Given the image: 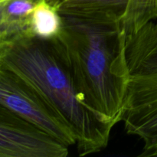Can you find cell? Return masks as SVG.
Returning <instances> with one entry per match:
<instances>
[{"mask_svg":"<svg viewBox=\"0 0 157 157\" xmlns=\"http://www.w3.org/2000/svg\"><path fill=\"white\" fill-rule=\"evenodd\" d=\"M124 40L118 19L71 16H62L52 39L90 110L113 127L121 122L130 78Z\"/></svg>","mask_w":157,"mask_h":157,"instance_id":"obj_1","label":"cell"},{"mask_svg":"<svg viewBox=\"0 0 157 157\" xmlns=\"http://www.w3.org/2000/svg\"><path fill=\"white\" fill-rule=\"evenodd\" d=\"M0 66L25 80L53 107L75 135L80 156L107 147L114 127L90 110L52 39L30 35L0 40Z\"/></svg>","mask_w":157,"mask_h":157,"instance_id":"obj_2","label":"cell"},{"mask_svg":"<svg viewBox=\"0 0 157 157\" xmlns=\"http://www.w3.org/2000/svg\"><path fill=\"white\" fill-rule=\"evenodd\" d=\"M0 104L67 147L76 146L71 129L36 89L16 73L1 66Z\"/></svg>","mask_w":157,"mask_h":157,"instance_id":"obj_3","label":"cell"},{"mask_svg":"<svg viewBox=\"0 0 157 157\" xmlns=\"http://www.w3.org/2000/svg\"><path fill=\"white\" fill-rule=\"evenodd\" d=\"M121 122L127 134L142 140L140 156L157 152V70L130 75Z\"/></svg>","mask_w":157,"mask_h":157,"instance_id":"obj_4","label":"cell"},{"mask_svg":"<svg viewBox=\"0 0 157 157\" xmlns=\"http://www.w3.org/2000/svg\"><path fill=\"white\" fill-rule=\"evenodd\" d=\"M69 147L0 104V157H65Z\"/></svg>","mask_w":157,"mask_h":157,"instance_id":"obj_5","label":"cell"},{"mask_svg":"<svg viewBox=\"0 0 157 157\" xmlns=\"http://www.w3.org/2000/svg\"><path fill=\"white\" fill-rule=\"evenodd\" d=\"M43 0H4L0 2V40L32 35L30 17Z\"/></svg>","mask_w":157,"mask_h":157,"instance_id":"obj_6","label":"cell"},{"mask_svg":"<svg viewBox=\"0 0 157 157\" xmlns=\"http://www.w3.org/2000/svg\"><path fill=\"white\" fill-rule=\"evenodd\" d=\"M127 2L128 0H55L52 5L62 16L120 20Z\"/></svg>","mask_w":157,"mask_h":157,"instance_id":"obj_7","label":"cell"},{"mask_svg":"<svg viewBox=\"0 0 157 157\" xmlns=\"http://www.w3.org/2000/svg\"><path fill=\"white\" fill-rule=\"evenodd\" d=\"M62 16L53 5L43 0L34 9L30 17V29L32 35L52 39L59 34Z\"/></svg>","mask_w":157,"mask_h":157,"instance_id":"obj_8","label":"cell"},{"mask_svg":"<svg viewBox=\"0 0 157 157\" xmlns=\"http://www.w3.org/2000/svg\"><path fill=\"white\" fill-rule=\"evenodd\" d=\"M156 18L157 0H128L119 23L125 35H130Z\"/></svg>","mask_w":157,"mask_h":157,"instance_id":"obj_9","label":"cell"},{"mask_svg":"<svg viewBox=\"0 0 157 157\" xmlns=\"http://www.w3.org/2000/svg\"><path fill=\"white\" fill-rule=\"evenodd\" d=\"M46 1H47L48 3H50V4L52 5V3L54 2V1H55V0H46Z\"/></svg>","mask_w":157,"mask_h":157,"instance_id":"obj_10","label":"cell"},{"mask_svg":"<svg viewBox=\"0 0 157 157\" xmlns=\"http://www.w3.org/2000/svg\"><path fill=\"white\" fill-rule=\"evenodd\" d=\"M153 156H156L157 157V152H156V153H155L154 154H153Z\"/></svg>","mask_w":157,"mask_h":157,"instance_id":"obj_11","label":"cell"},{"mask_svg":"<svg viewBox=\"0 0 157 157\" xmlns=\"http://www.w3.org/2000/svg\"><path fill=\"white\" fill-rule=\"evenodd\" d=\"M2 1H4V0H0V2H2Z\"/></svg>","mask_w":157,"mask_h":157,"instance_id":"obj_12","label":"cell"}]
</instances>
